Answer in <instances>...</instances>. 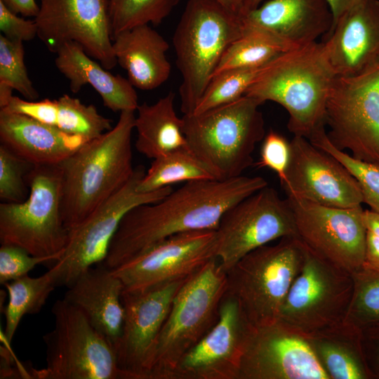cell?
Returning <instances> with one entry per match:
<instances>
[{"label":"cell","instance_id":"1","mask_svg":"<svg viewBox=\"0 0 379 379\" xmlns=\"http://www.w3.org/2000/svg\"><path fill=\"white\" fill-rule=\"evenodd\" d=\"M267 185L262 176L244 175L185 182L158 201L131 208L122 218L102 264L112 270L171 236L216 230L229 208Z\"/></svg>","mask_w":379,"mask_h":379},{"label":"cell","instance_id":"2","mask_svg":"<svg viewBox=\"0 0 379 379\" xmlns=\"http://www.w3.org/2000/svg\"><path fill=\"white\" fill-rule=\"evenodd\" d=\"M135 111H122L116 125L89 140L59 165L62 216L69 231L131 178Z\"/></svg>","mask_w":379,"mask_h":379},{"label":"cell","instance_id":"3","mask_svg":"<svg viewBox=\"0 0 379 379\" xmlns=\"http://www.w3.org/2000/svg\"><path fill=\"white\" fill-rule=\"evenodd\" d=\"M335 78L322 42L316 41L269 62L244 95L281 105L288 114L289 131L309 140L325 126L326 101Z\"/></svg>","mask_w":379,"mask_h":379},{"label":"cell","instance_id":"4","mask_svg":"<svg viewBox=\"0 0 379 379\" xmlns=\"http://www.w3.org/2000/svg\"><path fill=\"white\" fill-rule=\"evenodd\" d=\"M261 105L244 95L205 112L182 117L188 147L215 179L241 176L253 165L254 149L265 135Z\"/></svg>","mask_w":379,"mask_h":379},{"label":"cell","instance_id":"5","mask_svg":"<svg viewBox=\"0 0 379 379\" xmlns=\"http://www.w3.org/2000/svg\"><path fill=\"white\" fill-rule=\"evenodd\" d=\"M243 27L241 17L215 0L187 1L173 36L183 115L193 113L224 53Z\"/></svg>","mask_w":379,"mask_h":379},{"label":"cell","instance_id":"6","mask_svg":"<svg viewBox=\"0 0 379 379\" xmlns=\"http://www.w3.org/2000/svg\"><path fill=\"white\" fill-rule=\"evenodd\" d=\"M218 258L189 276L177 292L146 368V379H171L182 357L216 324L226 292Z\"/></svg>","mask_w":379,"mask_h":379},{"label":"cell","instance_id":"7","mask_svg":"<svg viewBox=\"0 0 379 379\" xmlns=\"http://www.w3.org/2000/svg\"><path fill=\"white\" fill-rule=\"evenodd\" d=\"M303 260L304 248L297 237L260 246L225 272V293L238 301L251 325L275 321Z\"/></svg>","mask_w":379,"mask_h":379},{"label":"cell","instance_id":"8","mask_svg":"<svg viewBox=\"0 0 379 379\" xmlns=\"http://www.w3.org/2000/svg\"><path fill=\"white\" fill-rule=\"evenodd\" d=\"M26 179L29 188L26 200L0 204V243L55 262L69 239L62 216L60 166H34Z\"/></svg>","mask_w":379,"mask_h":379},{"label":"cell","instance_id":"9","mask_svg":"<svg viewBox=\"0 0 379 379\" xmlns=\"http://www.w3.org/2000/svg\"><path fill=\"white\" fill-rule=\"evenodd\" d=\"M54 327L43 336L46 366L37 379H124L115 350L84 313L64 298L51 308Z\"/></svg>","mask_w":379,"mask_h":379},{"label":"cell","instance_id":"10","mask_svg":"<svg viewBox=\"0 0 379 379\" xmlns=\"http://www.w3.org/2000/svg\"><path fill=\"white\" fill-rule=\"evenodd\" d=\"M302 246L301 270L288 291L277 320L304 337L345 320L354 281L351 273Z\"/></svg>","mask_w":379,"mask_h":379},{"label":"cell","instance_id":"11","mask_svg":"<svg viewBox=\"0 0 379 379\" xmlns=\"http://www.w3.org/2000/svg\"><path fill=\"white\" fill-rule=\"evenodd\" d=\"M331 142L379 166V62L350 77H336L325 109Z\"/></svg>","mask_w":379,"mask_h":379},{"label":"cell","instance_id":"12","mask_svg":"<svg viewBox=\"0 0 379 379\" xmlns=\"http://www.w3.org/2000/svg\"><path fill=\"white\" fill-rule=\"evenodd\" d=\"M145 173L144 166L135 167L121 189L69 231L67 246L51 267L58 286L69 287L84 270L102 263L122 218L131 208L158 201L173 190L166 187L151 192H138L137 186Z\"/></svg>","mask_w":379,"mask_h":379},{"label":"cell","instance_id":"13","mask_svg":"<svg viewBox=\"0 0 379 379\" xmlns=\"http://www.w3.org/2000/svg\"><path fill=\"white\" fill-rule=\"evenodd\" d=\"M215 230L217 258L225 272L254 249L284 237H297L287 199L269 185L229 208Z\"/></svg>","mask_w":379,"mask_h":379},{"label":"cell","instance_id":"14","mask_svg":"<svg viewBox=\"0 0 379 379\" xmlns=\"http://www.w3.org/2000/svg\"><path fill=\"white\" fill-rule=\"evenodd\" d=\"M297 237L309 250L352 274L364 264L366 228L362 206L336 208L286 197Z\"/></svg>","mask_w":379,"mask_h":379},{"label":"cell","instance_id":"15","mask_svg":"<svg viewBox=\"0 0 379 379\" xmlns=\"http://www.w3.org/2000/svg\"><path fill=\"white\" fill-rule=\"evenodd\" d=\"M39 6L37 36L50 51L76 42L106 69L117 65L107 0H39Z\"/></svg>","mask_w":379,"mask_h":379},{"label":"cell","instance_id":"16","mask_svg":"<svg viewBox=\"0 0 379 379\" xmlns=\"http://www.w3.org/2000/svg\"><path fill=\"white\" fill-rule=\"evenodd\" d=\"M214 258L216 230H195L171 236L112 271L124 291H136L189 277Z\"/></svg>","mask_w":379,"mask_h":379},{"label":"cell","instance_id":"17","mask_svg":"<svg viewBox=\"0 0 379 379\" xmlns=\"http://www.w3.org/2000/svg\"><path fill=\"white\" fill-rule=\"evenodd\" d=\"M238 379H329L305 338L279 320L253 326Z\"/></svg>","mask_w":379,"mask_h":379},{"label":"cell","instance_id":"18","mask_svg":"<svg viewBox=\"0 0 379 379\" xmlns=\"http://www.w3.org/2000/svg\"><path fill=\"white\" fill-rule=\"evenodd\" d=\"M188 277L124 291V319L114 350L124 379H146L147 364L172 302Z\"/></svg>","mask_w":379,"mask_h":379},{"label":"cell","instance_id":"19","mask_svg":"<svg viewBox=\"0 0 379 379\" xmlns=\"http://www.w3.org/2000/svg\"><path fill=\"white\" fill-rule=\"evenodd\" d=\"M290 146V162L281 183L286 197L330 207L361 206L357 180L335 157L303 137L293 136Z\"/></svg>","mask_w":379,"mask_h":379},{"label":"cell","instance_id":"20","mask_svg":"<svg viewBox=\"0 0 379 379\" xmlns=\"http://www.w3.org/2000/svg\"><path fill=\"white\" fill-rule=\"evenodd\" d=\"M251 326L238 301L225 293L218 322L182 357L171 379H238Z\"/></svg>","mask_w":379,"mask_h":379},{"label":"cell","instance_id":"21","mask_svg":"<svg viewBox=\"0 0 379 379\" xmlns=\"http://www.w3.org/2000/svg\"><path fill=\"white\" fill-rule=\"evenodd\" d=\"M336 77L359 74L379 62V0H362L343 13L322 41Z\"/></svg>","mask_w":379,"mask_h":379},{"label":"cell","instance_id":"22","mask_svg":"<svg viewBox=\"0 0 379 379\" xmlns=\"http://www.w3.org/2000/svg\"><path fill=\"white\" fill-rule=\"evenodd\" d=\"M293 47L316 42L331 30L333 17L326 0H270L241 16Z\"/></svg>","mask_w":379,"mask_h":379},{"label":"cell","instance_id":"23","mask_svg":"<svg viewBox=\"0 0 379 379\" xmlns=\"http://www.w3.org/2000/svg\"><path fill=\"white\" fill-rule=\"evenodd\" d=\"M123 292L121 281L100 263L81 272L63 298L81 310L114 348L124 324Z\"/></svg>","mask_w":379,"mask_h":379},{"label":"cell","instance_id":"24","mask_svg":"<svg viewBox=\"0 0 379 379\" xmlns=\"http://www.w3.org/2000/svg\"><path fill=\"white\" fill-rule=\"evenodd\" d=\"M0 141L18 156L39 166L60 164L89 140L28 116L0 109Z\"/></svg>","mask_w":379,"mask_h":379},{"label":"cell","instance_id":"25","mask_svg":"<svg viewBox=\"0 0 379 379\" xmlns=\"http://www.w3.org/2000/svg\"><path fill=\"white\" fill-rule=\"evenodd\" d=\"M55 53V66L69 80L72 93H78L88 84L100 95L103 105L112 112L137 109L138 95L129 80L111 74L92 60L79 44L66 43Z\"/></svg>","mask_w":379,"mask_h":379},{"label":"cell","instance_id":"26","mask_svg":"<svg viewBox=\"0 0 379 379\" xmlns=\"http://www.w3.org/2000/svg\"><path fill=\"white\" fill-rule=\"evenodd\" d=\"M112 43L117 63L126 70L135 88L152 90L168 79L171 66L166 53L169 44L149 25L121 32Z\"/></svg>","mask_w":379,"mask_h":379},{"label":"cell","instance_id":"27","mask_svg":"<svg viewBox=\"0 0 379 379\" xmlns=\"http://www.w3.org/2000/svg\"><path fill=\"white\" fill-rule=\"evenodd\" d=\"M1 109L28 116L89 140L112 128V120L100 114L93 105H87L67 94L55 100H28L13 95L8 105Z\"/></svg>","mask_w":379,"mask_h":379},{"label":"cell","instance_id":"28","mask_svg":"<svg viewBox=\"0 0 379 379\" xmlns=\"http://www.w3.org/2000/svg\"><path fill=\"white\" fill-rule=\"evenodd\" d=\"M329 379H370L360 328L346 321L304 336Z\"/></svg>","mask_w":379,"mask_h":379},{"label":"cell","instance_id":"29","mask_svg":"<svg viewBox=\"0 0 379 379\" xmlns=\"http://www.w3.org/2000/svg\"><path fill=\"white\" fill-rule=\"evenodd\" d=\"M175 93L169 92L156 102L139 105L135 119L136 150L154 159L174 150L187 147L183 133V120L175 109Z\"/></svg>","mask_w":379,"mask_h":379},{"label":"cell","instance_id":"30","mask_svg":"<svg viewBox=\"0 0 379 379\" xmlns=\"http://www.w3.org/2000/svg\"><path fill=\"white\" fill-rule=\"evenodd\" d=\"M243 23L241 35L227 48L213 76L230 69L262 67L295 48L269 30Z\"/></svg>","mask_w":379,"mask_h":379},{"label":"cell","instance_id":"31","mask_svg":"<svg viewBox=\"0 0 379 379\" xmlns=\"http://www.w3.org/2000/svg\"><path fill=\"white\" fill-rule=\"evenodd\" d=\"M4 286L8 295V301L4 310L6 319L4 335L7 341L11 343L22 317L39 313L58 284L55 274L50 268L39 277L25 275Z\"/></svg>","mask_w":379,"mask_h":379},{"label":"cell","instance_id":"32","mask_svg":"<svg viewBox=\"0 0 379 379\" xmlns=\"http://www.w3.org/2000/svg\"><path fill=\"white\" fill-rule=\"evenodd\" d=\"M215 179L187 147L153 159L139 181L137 190L151 192L178 182Z\"/></svg>","mask_w":379,"mask_h":379},{"label":"cell","instance_id":"33","mask_svg":"<svg viewBox=\"0 0 379 379\" xmlns=\"http://www.w3.org/2000/svg\"><path fill=\"white\" fill-rule=\"evenodd\" d=\"M180 0H107L112 36L133 27L158 25Z\"/></svg>","mask_w":379,"mask_h":379},{"label":"cell","instance_id":"34","mask_svg":"<svg viewBox=\"0 0 379 379\" xmlns=\"http://www.w3.org/2000/svg\"><path fill=\"white\" fill-rule=\"evenodd\" d=\"M267 65L230 69L214 75L192 114L205 112L244 96Z\"/></svg>","mask_w":379,"mask_h":379},{"label":"cell","instance_id":"35","mask_svg":"<svg viewBox=\"0 0 379 379\" xmlns=\"http://www.w3.org/2000/svg\"><path fill=\"white\" fill-rule=\"evenodd\" d=\"M309 140L335 157L350 171L360 187L364 203L379 213V166L355 159L335 147L329 140L325 126L314 132Z\"/></svg>","mask_w":379,"mask_h":379},{"label":"cell","instance_id":"36","mask_svg":"<svg viewBox=\"0 0 379 379\" xmlns=\"http://www.w3.org/2000/svg\"><path fill=\"white\" fill-rule=\"evenodd\" d=\"M353 294L345 321L358 328L379 321V270L362 266L352 274Z\"/></svg>","mask_w":379,"mask_h":379},{"label":"cell","instance_id":"37","mask_svg":"<svg viewBox=\"0 0 379 379\" xmlns=\"http://www.w3.org/2000/svg\"><path fill=\"white\" fill-rule=\"evenodd\" d=\"M0 84L19 92L25 99L36 100L39 93L29 77L25 63V49L21 41L0 35Z\"/></svg>","mask_w":379,"mask_h":379},{"label":"cell","instance_id":"38","mask_svg":"<svg viewBox=\"0 0 379 379\" xmlns=\"http://www.w3.org/2000/svg\"><path fill=\"white\" fill-rule=\"evenodd\" d=\"M34 165L0 145V199L3 202L20 203L27 198V175Z\"/></svg>","mask_w":379,"mask_h":379},{"label":"cell","instance_id":"39","mask_svg":"<svg viewBox=\"0 0 379 379\" xmlns=\"http://www.w3.org/2000/svg\"><path fill=\"white\" fill-rule=\"evenodd\" d=\"M48 262L55 263L51 258L32 255L21 247L1 244L0 284L4 285L27 275L36 265Z\"/></svg>","mask_w":379,"mask_h":379},{"label":"cell","instance_id":"40","mask_svg":"<svg viewBox=\"0 0 379 379\" xmlns=\"http://www.w3.org/2000/svg\"><path fill=\"white\" fill-rule=\"evenodd\" d=\"M262 140L260 159L255 166L270 168L277 175L282 183L290 162V142L272 130L265 135Z\"/></svg>","mask_w":379,"mask_h":379},{"label":"cell","instance_id":"41","mask_svg":"<svg viewBox=\"0 0 379 379\" xmlns=\"http://www.w3.org/2000/svg\"><path fill=\"white\" fill-rule=\"evenodd\" d=\"M0 30L11 40L27 41L37 36L34 20H25L11 11L0 1Z\"/></svg>","mask_w":379,"mask_h":379},{"label":"cell","instance_id":"42","mask_svg":"<svg viewBox=\"0 0 379 379\" xmlns=\"http://www.w3.org/2000/svg\"><path fill=\"white\" fill-rule=\"evenodd\" d=\"M361 345L371 378H379V321L361 326Z\"/></svg>","mask_w":379,"mask_h":379},{"label":"cell","instance_id":"43","mask_svg":"<svg viewBox=\"0 0 379 379\" xmlns=\"http://www.w3.org/2000/svg\"><path fill=\"white\" fill-rule=\"evenodd\" d=\"M363 266L379 270V237L367 230Z\"/></svg>","mask_w":379,"mask_h":379},{"label":"cell","instance_id":"44","mask_svg":"<svg viewBox=\"0 0 379 379\" xmlns=\"http://www.w3.org/2000/svg\"><path fill=\"white\" fill-rule=\"evenodd\" d=\"M11 11L25 17H35L39 9L35 0H0Z\"/></svg>","mask_w":379,"mask_h":379},{"label":"cell","instance_id":"45","mask_svg":"<svg viewBox=\"0 0 379 379\" xmlns=\"http://www.w3.org/2000/svg\"><path fill=\"white\" fill-rule=\"evenodd\" d=\"M331 10L333 23L345 11L351 8L352 6L358 4L362 0H326ZM333 26V25H332Z\"/></svg>","mask_w":379,"mask_h":379},{"label":"cell","instance_id":"46","mask_svg":"<svg viewBox=\"0 0 379 379\" xmlns=\"http://www.w3.org/2000/svg\"><path fill=\"white\" fill-rule=\"evenodd\" d=\"M364 222L368 231L379 237V213L372 210H364Z\"/></svg>","mask_w":379,"mask_h":379},{"label":"cell","instance_id":"47","mask_svg":"<svg viewBox=\"0 0 379 379\" xmlns=\"http://www.w3.org/2000/svg\"><path fill=\"white\" fill-rule=\"evenodd\" d=\"M231 13L241 15L245 0H215Z\"/></svg>","mask_w":379,"mask_h":379},{"label":"cell","instance_id":"48","mask_svg":"<svg viewBox=\"0 0 379 379\" xmlns=\"http://www.w3.org/2000/svg\"><path fill=\"white\" fill-rule=\"evenodd\" d=\"M262 0H245L241 15L246 13L258 8Z\"/></svg>","mask_w":379,"mask_h":379}]
</instances>
